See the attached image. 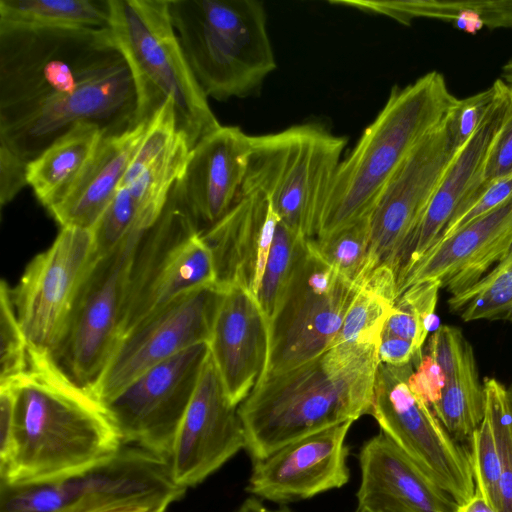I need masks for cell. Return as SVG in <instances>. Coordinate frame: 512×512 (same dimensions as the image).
<instances>
[{
	"label": "cell",
	"instance_id": "obj_34",
	"mask_svg": "<svg viewBox=\"0 0 512 512\" xmlns=\"http://www.w3.org/2000/svg\"><path fill=\"white\" fill-rule=\"evenodd\" d=\"M306 238L279 221L256 296L270 322L287 288L296 262L306 246Z\"/></svg>",
	"mask_w": 512,
	"mask_h": 512
},
{
	"label": "cell",
	"instance_id": "obj_49",
	"mask_svg": "<svg viewBox=\"0 0 512 512\" xmlns=\"http://www.w3.org/2000/svg\"><path fill=\"white\" fill-rule=\"evenodd\" d=\"M455 512H499L483 496L475 492L466 502L458 505Z\"/></svg>",
	"mask_w": 512,
	"mask_h": 512
},
{
	"label": "cell",
	"instance_id": "obj_46",
	"mask_svg": "<svg viewBox=\"0 0 512 512\" xmlns=\"http://www.w3.org/2000/svg\"><path fill=\"white\" fill-rule=\"evenodd\" d=\"M28 163L0 143V205L11 202L28 185Z\"/></svg>",
	"mask_w": 512,
	"mask_h": 512
},
{
	"label": "cell",
	"instance_id": "obj_6",
	"mask_svg": "<svg viewBox=\"0 0 512 512\" xmlns=\"http://www.w3.org/2000/svg\"><path fill=\"white\" fill-rule=\"evenodd\" d=\"M112 37L131 70L135 126L173 101L177 131L192 149L221 124L198 85L174 31L168 0H110Z\"/></svg>",
	"mask_w": 512,
	"mask_h": 512
},
{
	"label": "cell",
	"instance_id": "obj_51",
	"mask_svg": "<svg viewBox=\"0 0 512 512\" xmlns=\"http://www.w3.org/2000/svg\"><path fill=\"white\" fill-rule=\"evenodd\" d=\"M154 507L156 506L133 504L107 508L96 512H149Z\"/></svg>",
	"mask_w": 512,
	"mask_h": 512
},
{
	"label": "cell",
	"instance_id": "obj_32",
	"mask_svg": "<svg viewBox=\"0 0 512 512\" xmlns=\"http://www.w3.org/2000/svg\"><path fill=\"white\" fill-rule=\"evenodd\" d=\"M369 243L370 214L329 234L307 239L315 254L356 286L366 268Z\"/></svg>",
	"mask_w": 512,
	"mask_h": 512
},
{
	"label": "cell",
	"instance_id": "obj_33",
	"mask_svg": "<svg viewBox=\"0 0 512 512\" xmlns=\"http://www.w3.org/2000/svg\"><path fill=\"white\" fill-rule=\"evenodd\" d=\"M439 289V284L433 280L406 288L397 297L383 332L408 340L422 351L435 318Z\"/></svg>",
	"mask_w": 512,
	"mask_h": 512
},
{
	"label": "cell",
	"instance_id": "obj_21",
	"mask_svg": "<svg viewBox=\"0 0 512 512\" xmlns=\"http://www.w3.org/2000/svg\"><path fill=\"white\" fill-rule=\"evenodd\" d=\"M69 512H96L123 505L157 506L180 499L168 459L143 448L122 446L111 458L68 478Z\"/></svg>",
	"mask_w": 512,
	"mask_h": 512
},
{
	"label": "cell",
	"instance_id": "obj_28",
	"mask_svg": "<svg viewBox=\"0 0 512 512\" xmlns=\"http://www.w3.org/2000/svg\"><path fill=\"white\" fill-rule=\"evenodd\" d=\"M357 287L332 347L354 344L379 348L385 324L398 297L396 275L388 268H378Z\"/></svg>",
	"mask_w": 512,
	"mask_h": 512
},
{
	"label": "cell",
	"instance_id": "obj_52",
	"mask_svg": "<svg viewBox=\"0 0 512 512\" xmlns=\"http://www.w3.org/2000/svg\"><path fill=\"white\" fill-rule=\"evenodd\" d=\"M500 79L505 84L512 103V59L503 66Z\"/></svg>",
	"mask_w": 512,
	"mask_h": 512
},
{
	"label": "cell",
	"instance_id": "obj_19",
	"mask_svg": "<svg viewBox=\"0 0 512 512\" xmlns=\"http://www.w3.org/2000/svg\"><path fill=\"white\" fill-rule=\"evenodd\" d=\"M251 135L220 125L190 150L177 186L198 231L216 225L241 196Z\"/></svg>",
	"mask_w": 512,
	"mask_h": 512
},
{
	"label": "cell",
	"instance_id": "obj_43",
	"mask_svg": "<svg viewBox=\"0 0 512 512\" xmlns=\"http://www.w3.org/2000/svg\"><path fill=\"white\" fill-rule=\"evenodd\" d=\"M500 86L501 79H497L489 88L458 100L448 118V126L457 151L469 141L486 118L499 94Z\"/></svg>",
	"mask_w": 512,
	"mask_h": 512
},
{
	"label": "cell",
	"instance_id": "obj_23",
	"mask_svg": "<svg viewBox=\"0 0 512 512\" xmlns=\"http://www.w3.org/2000/svg\"><path fill=\"white\" fill-rule=\"evenodd\" d=\"M360 512H455L458 503L382 431L359 454Z\"/></svg>",
	"mask_w": 512,
	"mask_h": 512
},
{
	"label": "cell",
	"instance_id": "obj_12",
	"mask_svg": "<svg viewBox=\"0 0 512 512\" xmlns=\"http://www.w3.org/2000/svg\"><path fill=\"white\" fill-rule=\"evenodd\" d=\"M209 355L199 343L156 364L102 404L122 443L170 458L174 440Z\"/></svg>",
	"mask_w": 512,
	"mask_h": 512
},
{
	"label": "cell",
	"instance_id": "obj_50",
	"mask_svg": "<svg viewBox=\"0 0 512 512\" xmlns=\"http://www.w3.org/2000/svg\"><path fill=\"white\" fill-rule=\"evenodd\" d=\"M234 512H293L286 506H281L279 509H269L265 507L260 500L251 496L247 498Z\"/></svg>",
	"mask_w": 512,
	"mask_h": 512
},
{
	"label": "cell",
	"instance_id": "obj_31",
	"mask_svg": "<svg viewBox=\"0 0 512 512\" xmlns=\"http://www.w3.org/2000/svg\"><path fill=\"white\" fill-rule=\"evenodd\" d=\"M450 312L463 321L507 320L512 322V248L479 282L450 296Z\"/></svg>",
	"mask_w": 512,
	"mask_h": 512
},
{
	"label": "cell",
	"instance_id": "obj_25",
	"mask_svg": "<svg viewBox=\"0 0 512 512\" xmlns=\"http://www.w3.org/2000/svg\"><path fill=\"white\" fill-rule=\"evenodd\" d=\"M271 207L262 193L241 194L231 210L201 234L212 252L219 288L242 287L256 298L258 249Z\"/></svg>",
	"mask_w": 512,
	"mask_h": 512
},
{
	"label": "cell",
	"instance_id": "obj_26",
	"mask_svg": "<svg viewBox=\"0 0 512 512\" xmlns=\"http://www.w3.org/2000/svg\"><path fill=\"white\" fill-rule=\"evenodd\" d=\"M104 136L95 123H77L28 163V185L47 210L74 187Z\"/></svg>",
	"mask_w": 512,
	"mask_h": 512
},
{
	"label": "cell",
	"instance_id": "obj_55",
	"mask_svg": "<svg viewBox=\"0 0 512 512\" xmlns=\"http://www.w3.org/2000/svg\"><path fill=\"white\" fill-rule=\"evenodd\" d=\"M357 512H360L359 510H357Z\"/></svg>",
	"mask_w": 512,
	"mask_h": 512
},
{
	"label": "cell",
	"instance_id": "obj_15",
	"mask_svg": "<svg viewBox=\"0 0 512 512\" xmlns=\"http://www.w3.org/2000/svg\"><path fill=\"white\" fill-rule=\"evenodd\" d=\"M221 294L217 285L193 290L141 322L120 339L90 393L104 404L149 368L208 343Z\"/></svg>",
	"mask_w": 512,
	"mask_h": 512
},
{
	"label": "cell",
	"instance_id": "obj_47",
	"mask_svg": "<svg viewBox=\"0 0 512 512\" xmlns=\"http://www.w3.org/2000/svg\"><path fill=\"white\" fill-rule=\"evenodd\" d=\"M422 351L417 350L408 340L383 332L378 348V358L382 364L404 366L411 363Z\"/></svg>",
	"mask_w": 512,
	"mask_h": 512
},
{
	"label": "cell",
	"instance_id": "obj_8",
	"mask_svg": "<svg viewBox=\"0 0 512 512\" xmlns=\"http://www.w3.org/2000/svg\"><path fill=\"white\" fill-rule=\"evenodd\" d=\"M214 285L217 276L212 252L193 222L176 182L160 217L135 248L120 339L180 296Z\"/></svg>",
	"mask_w": 512,
	"mask_h": 512
},
{
	"label": "cell",
	"instance_id": "obj_10",
	"mask_svg": "<svg viewBox=\"0 0 512 512\" xmlns=\"http://www.w3.org/2000/svg\"><path fill=\"white\" fill-rule=\"evenodd\" d=\"M414 360L379 363L370 413L382 432L458 505L475 493L468 448L444 428L430 406L409 387Z\"/></svg>",
	"mask_w": 512,
	"mask_h": 512
},
{
	"label": "cell",
	"instance_id": "obj_27",
	"mask_svg": "<svg viewBox=\"0 0 512 512\" xmlns=\"http://www.w3.org/2000/svg\"><path fill=\"white\" fill-rule=\"evenodd\" d=\"M331 4L385 15L402 25L415 19H437L459 30L476 34L484 27L512 29V0H333Z\"/></svg>",
	"mask_w": 512,
	"mask_h": 512
},
{
	"label": "cell",
	"instance_id": "obj_37",
	"mask_svg": "<svg viewBox=\"0 0 512 512\" xmlns=\"http://www.w3.org/2000/svg\"><path fill=\"white\" fill-rule=\"evenodd\" d=\"M64 479L11 484L0 480V512H68Z\"/></svg>",
	"mask_w": 512,
	"mask_h": 512
},
{
	"label": "cell",
	"instance_id": "obj_14",
	"mask_svg": "<svg viewBox=\"0 0 512 512\" xmlns=\"http://www.w3.org/2000/svg\"><path fill=\"white\" fill-rule=\"evenodd\" d=\"M457 152L447 119L397 168L370 212V243L361 280L378 268H389L396 275L403 247Z\"/></svg>",
	"mask_w": 512,
	"mask_h": 512
},
{
	"label": "cell",
	"instance_id": "obj_11",
	"mask_svg": "<svg viewBox=\"0 0 512 512\" xmlns=\"http://www.w3.org/2000/svg\"><path fill=\"white\" fill-rule=\"evenodd\" d=\"M145 231L133 230L109 253L94 258L54 356L69 376L87 390L98 380L120 341L131 264Z\"/></svg>",
	"mask_w": 512,
	"mask_h": 512
},
{
	"label": "cell",
	"instance_id": "obj_3",
	"mask_svg": "<svg viewBox=\"0 0 512 512\" xmlns=\"http://www.w3.org/2000/svg\"><path fill=\"white\" fill-rule=\"evenodd\" d=\"M378 348L342 344L264 376L238 406L253 462L305 436L369 414Z\"/></svg>",
	"mask_w": 512,
	"mask_h": 512
},
{
	"label": "cell",
	"instance_id": "obj_41",
	"mask_svg": "<svg viewBox=\"0 0 512 512\" xmlns=\"http://www.w3.org/2000/svg\"><path fill=\"white\" fill-rule=\"evenodd\" d=\"M511 198L512 175L489 182H481L457 210L435 243L446 239L472 221L490 213Z\"/></svg>",
	"mask_w": 512,
	"mask_h": 512
},
{
	"label": "cell",
	"instance_id": "obj_29",
	"mask_svg": "<svg viewBox=\"0 0 512 512\" xmlns=\"http://www.w3.org/2000/svg\"><path fill=\"white\" fill-rule=\"evenodd\" d=\"M110 0H0V25L110 29Z\"/></svg>",
	"mask_w": 512,
	"mask_h": 512
},
{
	"label": "cell",
	"instance_id": "obj_18",
	"mask_svg": "<svg viewBox=\"0 0 512 512\" xmlns=\"http://www.w3.org/2000/svg\"><path fill=\"white\" fill-rule=\"evenodd\" d=\"M512 248V198L435 243L398 280V296L409 286L436 281L451 296L479 282Z\"/></svg>",
	"mask_w": 512,
	"mask_h": 512
},
{
	"label": "cell",
	"instance_id": "obj_48",
	"mask_svg": "<svg viewBox=\"0 0 512 512\" xmlns=\"http://www.w3.org/2000/svg\"><path fill=\"white\" fill-rule=\"evenodd\" d=\"M13 431V396L8 387H0V464L10 452Z\"/></svg>",
	"mask_w": 512,
	"mask_h": 512
},
{
	"label": "cell",
	"instance_id": "obj_4",
	"mask_svg": "<svg viewBox=\"0 0 512 512\" xmlns=\"http://www.w3.org/2000/svg\"><path fill=\"white\" fill-rule=\"evenodd\" d=\"M458 100L437 71L404 87L394 86L376 118L341 160L316 237L369 215L397 168L448 119Z\"/></svg>",
	"mask_w": 512,
	"mask_h": 512
},
{
	"label": "cell",
	"instance_id": "obj_24",
	"mask_svg": "<svg viewBox=\"0 0 512 512\" xmlns=\"http://www.w3.org/2000/svg\"><path fill=\"white\" fill-rule=\"evenodd\" d=\"M147 125L141 123L102 138L77 183L62 201L48 210L61 228L93 229L115 196Z\"/></svg>",
	"mask_w": 512,
	"mask_h": 512
},
{
	"label": "cell",
	"instance_id": "obj_38",
	"mask_svg": "<svg viewBox=\"0 0 512 512\" xmlns=\"http://www.w3.org/2000/svg\"><path fill=\"white\" fill-rule=\"evenodd\" d=\"M475 492L499 511L500 462L492 425L485 415L467 445Z\"/></svg>",
	"mask_w": 512,
	"mask_h": 512
},
{
	"label": "cell",
	"instance_id": "obj_22",
	"mask_svg": "<svg viewBox=\"0 0 512 512\" xmlns=\"http://www.w3.org/2000/svg\"><path fill=\"white\" fill-rule=\"evenodd\" d=\"M510 97L501 80L499 94L486 118L469 141L456 153L437 190L400 254V277L438 240L449 221L481 184L488 153L501 128Z\"/></svg>",
	"mask_w": 512,
	"mask_h": 512
},
{
	"label": "cell",
	"instance_id": "obj_13",
	"mask_svg": "<svg viewBox=\"0 0 512 512\" xmlns=\"http://www.w3.org/2000/svg\"><path fill=\"white\" fill-rule=\"evenodd\" d=\"M94 258L91 230L63 227L52 245L27 265L11 297L30 347L57 354Z\"/></svg>",
	"mask_w": 512,
	"mask_h": 512
},
{
	"label": "cell",
	"instance_id": "obj_54",
	"mask_svg": "<svg viewBox=\"0 0 512 512\" xmlns=\"http://www.w3.org/2000/svg\"><path fill=\"white\" fill-rule=\"evenodd\" d=\"M509 392H510V398H511V404H512V389L509 390Z\"/></svg>",
	"mask_w": 512,
	"mask_h": 512
},
{
	"label": "cell",
	"instance_id": "obj_35",
	"mask_svg": "<svg viewBox=\"0 0 512 512\" xmlns=\"http://www.w3.org/2000/svg\"><path fill=\"white\" fill-rule=\"evenodd\" d=\"M485 415L496 439L499 462V512H512V404L509 390L497 379L485 377Z\"/></svg>",
	"mask_w": 512,
	"mask_h": 512
},
{
	"label": "cell",
	"instance_id": "obj_16",
	"mask_svg": "<svg viewBox=\"0 0 512 512\" xmlns=\"http://www.w3.org/2000/svg\"><path fill=\"white\" fill-rule=\"evenodd\" d=\"M245 448L238 406L229 400L209 353L174 440L172 477L185 489L195 486Z\"/></svg>",
	"mask_w": 512,
	"mask_h": 512
},
{
	"label": "cell",
	"instance_id": "obj_30",
	"mask_svg": "<svg viewBox=\"0 0 512 512\" xmlns=\"http://www.w3.org/2000/svg\"><path fill=\"white\" fill-rule=\"evenodd\" d=\"M485 391L477 365L465 369L445 383L430 407L448 433L467 447L485 416Z\"/></svg>",
	"mask_w": 512,
	"mask_h": 512
},
{
	"label": "cell",
	"instance_id": "obj_40",
	"mask_svg": "<svg viewBox=\"0 0 512 512\" xmlns=\"http://www.w3.org/2000/svg\"><path fill=\"white\" fill-rule=\"evenodd\" d=\"M178 135L173 101H166L149 121L145 135L119 187L131 183Z\"/></svg>",
	"mask_w": 512,
	"mask_h": 512
},
{
	"label": "cell",
	"instance_id": "obj_42",
	"mask_svg": "<svg viewBox=\"0 0 512 512\" xmlns=\"http://www.w3.org/2000/svg\"><path fill=\"white\" fill-rule=\"evenodd\" d=\"M445 376V383L476 366L473 348L459 328L442 325L430 337L426 351Z\"/></svg>",
	"mask_w": 512,
	"mask_h": 512
},
{
	"label": "cell",
	"instance_id": "obj_44",
	"mask_svg": "<svg viewBox=\"0 0 512 512\" xmlns=\"http://www.w3.org/2000/svg\"><path fill=\"white\" fill-rule=\"evenodd\" d=\"M512 175V103L488 153L482 182Z\"/></svg>",
	"mask_w": 512,
	"mask_h": 512
},
{
	"label": "cell",
	"instance_id": "obj_2",
	"mask_svg": "<svg viewBox=\"0 0 512 512\" xmlns=\"http://www.w3.org/2000/svg\"><path fill=\"white\" fill-rule=\"evenodd\" d=\"M13 396L12 443L0 464L11 484L69 478L123 446L104 406L52 354L30 347L26 371L6 386Z\"/></svg>",
	"mask_w": 512,
	"mask_h": 512
},
{
	"label": "cell",
	"instance_id": "obj_9",
	"mask_svg": "<svg viewBox=\"0 0 512 512\" xmlns=\"http://www.w3.org/2000/svg\"><path fill=\"white\" fill-rule=\"evenodd\" d=\"M357 288L315 254L306 240L269 322L264 376L294 368L330 349Z\"/></svg>",
	"mask_w": 512,
	"mask_h": 512
},
{
	"label": "cell",
	"instance_id": "obj_5",
	"mask_svg": "<svg viewBox=\"0 0 512 512\" xmlns=\"http://www.w3.org/2000/svg\"><path fill=\"white\" fill-rule=\"evenodd\" d=\"M174 31L206 97H246L276 68L263 3L168 0Z\"/></svg>",
	"mask_w": 512,
	"mask_h": 512
},
{
	"label": "cell",
	"instance_id": "obj_36",
	"mask_svg": "<svg viewBox=\"0 0 512 512\" xmlns=\"http://www.w3.org/2000/svg\"><path fill=\"white\" fill-rule=\"evenodd\" d=\"M30 345L17 319L11 288L0 283V387L20 377L29 363Z\"/></svg>",
	"mask_w": 512,
	"mask_h": 512
},
{
	"label": "cell",
	"instance_id": "obj_20",
	"mask_svg": "<svg viewBox=\"0 0 512 512\" xmlns=\"http://www.w3.org/2000/svg\"><path fill=\"white\" fill-rule=\"evenodd\" d=\"M221 290L208 347L229 400L239 406L266 372L269 321L244 288Z\"/></svg>",
	"mask_w": 512,
	"mask_h": 512
},
{
	"label": "cell",
	"instance_id": "obj_45",
	"mask_svg": "<svg viewBox=\"0 0 512 512\" xmlns=\"http://www.w3.org/2000/svg\"><path fill=\"white\" fill-rule=\"evenodd\" d=\"M414 367L408 379L409 387L431 407L445 386V376L427 352L415 357Z\"/></svg>",
	"mask_w": 512,
	"mask_h": 512
},
{
	"label": "cell",
	"instance_id": "obj_7",
	"mask_svg": "<svg viewBox=\"0 0 512 512\" xmlns=\"http://www.w3.org/2000/svg\"><path fill=\"white\" fill-rule=\"evenodd\" d=\"M250 139L241 194H264L280 222L306 239L315 238L346 139L319 123Z\"/></svg>",
	"mask_w": 512,
	"mask_h": 512
},
{
	"label": "cell",
	"instance_id": "obj_1",
	"mask_svg": "<svg viewBox=\"0 0 512 512\" xmlns=\"http://www.w3.org/2000/svg\"><path fill=\"white\" fill-rule=\"evenodd\" d=\"M131 70L110 29L0 25V143L26 162L80 122L135 127Z\"/></svg>",
	"mask_w": 512,
	"mask_h": 512
},
{
	"label": "cell",
	"instance_id": "obj_39",
	"mask_svg": "<svg viewBox=\"0 0 512 512\" xmlns=\"http://www.w3.org/2000/svg\"><path fill=\"white\" fill-rule=\"evenodd\" d=\"M141 229L135 203L125 187L118 188L93 229L95 257L113 250L133 230Z\"/></svg>",
	"mask_w": 512,
	"mask_h": 512
},
{
	"label": "cell",
	"instance_id": "obj_53",
	"mask_svg": "<svg viewBox=\"0 0 512 512\" xmlns=\"http://www.w3.org/2000/svg\"><path fill=\"white\" fill-rule=\"evenodd\" d=\"M171 503H163L154 508H152L149 512H166V509Z\"/></svg>",
	"mask_w": 512,
	"mask_h": 512
},
{
	"label": "cell",
	"instance_id": "obj_17",
	"mask_svg": "<svg viewBox=\"0 0 512 512\" xmlns=\"http://www.w3.org/2000/svg\"><path fill=\"white\" fill-rule=\"evenodd\" d=\"M353 422L305 436L253 462L246 491L287 503L341 488L349 481L345 439Z\"/></svg>",
	"mask_w": 512,
	"mask_h": 512
}]
</instances>
